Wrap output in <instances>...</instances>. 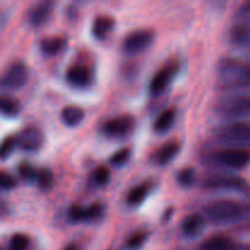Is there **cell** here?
<instances>
[{
  "mask_svg": "<svg viewBox=\"0 0 250 250\" xmlns=\"http://www.w3.org/2000/svg\"><path fill=\"white\" fill-rule=\"evenodd\" d=\"M243 214V207L233 200H216L204 207L205 217L217 225L231 224L241 219Z\"/></svg>",
  "mask_w": 250,
  "mask_h": 250,
  "instance_id": "1",
  "label": "cell"
},
{
  "mask_svg": "<svg viewBox=\"0 0 250 250\" xmlns=\"http://www.w3.org/2000/svg\"><path fill=\"white\" fill-rule=\"evenodd\" d=\"M220 143L231 148H243L250 146V125L237 122L220 128L216 133Z\"/></svg>",
  "mask_w": 250,
  "mask_h": 250,
  "instance_id": "2",
  "label": "cell"
},
{
  "mask_svg": "<svg viewBox=\"0 0 250 250\" xmlns=\"http://www.w3.org/2000/svg\"><path fill=\"white\" fill-rule=\"evenodd\" d=\"M203 187L209 190H234L248 192L249 183L244 178L236 175H212L204 181Z\"/></svg>",
  "mask_w": 250,
  "mask_h": 250,
  "instance_id": "3",
  "label": "cell"
},
{
  "mask_svg": "<svg viewBox=\"0 0 250 250\" xmlns=\"http://www.w3.org/2000/svg\"><path fill=\"white\" fill-rule=\"evenodd\" d=\"M221 116L229 119H241L250 115V97H234L224 100L219 106Z\"/></svg>",
  "mask_w": 250,
  "mask_h": 250,
  "instance_id": "4",
  "label": "cell"
},
{
  "mask_svg": "<svg viewBox=\"0 0 250 250\" xmlns=\"http://www.w3.org/2000/svg\"><path fill=\"white\" fill-rule=\"evenodd\" d=\"M216 160L227 167L241 170L250 164V151L244 148H229L220 151Z\"/></svg>",
  "mask_w": 250,
  "mask_h": 250,
  "instance_id": "5",
  "label": "cell"
},
{
  "mask_svg": "<svg viewBox=\"0 0 250 250\" xmlns=\"http://www.w3.org/2000/svg\"><path fill=\"white\" fill-rule=\"evenodd\" d=\"M28 80V70L23 62H14L6 68L2 76V85L10 90H17L23 87Z\"/></svg>",
  "mask_w": 250,
  "mask_h": 250,
  "instance_id": "6",
  "label": "cell"
},
{
  "mask_svg": "<svg viewBox=\"0 0 250 250\" xmlns=\"http://www.w3.org/2000/svg\"><path fill=\"white\" fill-rule=\"evenodd\" d=\"M153 39L154 33L151 31H148V29L134 31L125 38L122 46H124L125 53L133 55V54H138L148 48Z\"/></svg>",
  "mask_w": 250,
  "mask_h": 250,
  "instance_id": "7",
  "label": "cell"
},
{
  "mask_svg": "<svg viewBox=\"0 0 250 250\" xmlns=\"http://www.w3.org/2000/svg\"><path fill=\"white\" fill-rule=\"evenodd\" d=\"M55 6V0H39L28 11V22L33 27H41L50 19Z\"/></svg>",
  "mask_w": 250,
  "mask_h": 250,
  "instance_id": "8",
  "label": "cell"
},
{
  "mask_svg": "<svg viewBox=\"0 0 250 250\" xmlns=\"http://www.w3.org/2000/svg\"><path fill=\"white\" fill-rule=\"evenodd\" d=\"M222 77L239 87H250V65H225Z\"/></svg>",
  "mask_w": 250,
  "mask_h": 250,
  "instance_id": "9",
  "label": "cell"
},
{
  "mask_svg": "<svg viewBox=\"0 0 250 250\" xmlns=\"http://www.w3.org/2000/svg\"><path fill=\"white\" fill-rule=\"evenodd\" d=\"M17 138V146L24 151H36L43 144V134L36 127H27L20 132Z\"/></svg>",
  "mask_w": 250,
  "mask_h": 250,
  "instance_id": "10",
  "label": "cell"
},
{
  "mask_svg": "<svg viewBox=\"0 0 250 250\" xmlns=\"http://www.w3.org/2000/svg\"><path fill=\"white\" fill-rule=\"evenodd\" d=\"M176 75V66L168 65L159 70L149 83V92L151 95H160L172 81Z\"/></svg>",
  "mask_w": 250,
  "mask_h": 250,
  "instance_id": "11",
  "label": "cell"
},
{
  "mask_svg": "<svg viewBox=\"0 0 250 250\" xmlns=\"http://www.w3.org/2000/svg\"><path fill=\"white\" fill-rule=\"evenodd\" d=\"M133 119L131 116H120L109 120L103 126V132L109 137H121L128 133L133 127Z\"/></svg>",
  "mask_w": 250,
  "mask_h": 250,
  "instance_id": "12",
  "label": "cell"
},
{
  "mask_svg": "<svg viewBox=\"0 0 250 250\" xmlns=\"http://www.w3.org/2000/svg\"><path fill=\"white\" fill-rule=\"evenodd\" d=\"M200 250H250L249 247L238 246L226 236H214L200 246Z\"/></svg>",
  "mask_w": 250,
  "mask_h": 250,
  "instance_id": "13",
  "label": "cell"
},
{
  "mask_svg": "<svg viewBox=\"0 0 250 250\" xmlns=\"http://www.w3.org/2000/svg\"><path fill=\"white\" fill-rule=\"evenodd\" d=\"M66 80L73 87H85L90 80L89 71L82 65H73L67 70Z\"/></svg>",
  "mask_w": 250,
  "mask_h": 250,
  "instance_id": "14",
  "label": "cell"
},
{
  "mask_svg": "<svg viewBox=\"0 0 250 250\" xmlns=\"http://www.w3.org/2000/svg\"><path fill=\"white\" fill-rule=\"evenodd\" d=\"M205 220L202 215L192 214L183 220L181 229H182V232L185 236L195 237L202 232Z\"/></svg>",
  "mask_w": 250,
  "mask_h": 250,
  "instance_id": "15",
  "label": "cell"
},
{
  "mask_svg": "<svg viewBox=\"0 0 250 250\" xmlns=\"http://www.w3.org/2000/svg\"><path fill=\"white\" fill-rule=\"evenodd\" d=\"M84 119V111L80 106L68 105L61 111V120L68 127H76Z\"/></svg>",
  "mask_w": 250,
  "mask_h": 250,
  "instance_id": "16",
  "label": "cell"
},
{
  "mask_svg": "<svg viewBox=\"0 0 250 250\" xmlns=\"http://www.w3.org/2000/svg\"><path fill=\"white\" fill-rule=\"evenodd\" d=\"M115 26L114 19L110 16H98L92 26V32L95 38L103 39L112 31Z\"/></svg>",
  "mask_w": 250,
  "mask_h": 250,
  "instance_id": "17",
  "label": "cell"
},
{
  "mask_svg": "<svg viewBox=\"0 0 250 250\" xmlns=\"http://www.w3.org/2000/svg\"><path fill=\"white\" fill-rule=\"evenodd\" d=\"M176 112L173 109H166L161 112L158 116V119L154 122V129L156 133H165L168 129L172 127L173 122H175Z\"/></svg>",
  "mask_w": 250,
  "mask_h": 250,
  "instance_id": "18",
  "label": "cell"
},
{
  "mask_svg": "<svg viewBox=\"0 0 250 250\" xmlns=\"http://www.w3.org/2000/svg\"><path fill=\"white\" fill-rule=\"evenodd\" d=\"M180 151V144L177 142H170V143L165 144L160 150L158 151V156H156V161L160 165H167L170 161L173 160L176 155Z\"/></svg>",
  "mask_w": 250,
  "mask_h": 250,
  "instance_id": "19",
  "label": "cell"
},
{
  "mask_svg": "<svg viewBox=\"0 0 250 250\" xmlns=\"http://www.w3.org/2000/svg\"><path fill=\"white\" fill-rule=\"evenodd\" d=\"M65 45V41L60 37H53V38H46L42 41L41 49L45 55L53 56L60 53L61 49Z\"/></svg>",
  "mask_w": 250,
  "mask_h": 250,
  "instance_id": "20",
  "label": "cell"
},
{
  "mask_svg": "<svg viewBox=\"0 0 250 250\" xmlns=\"http://www.w3.org/2000/svg\"><path fill=\"white\" fill-rule=\"evenodd\" d=\"M146 195H148V187L146 185L137 186L129 190L128 195H127V203L131 207H137L144 202Z\"/></svg>",
  "mask_w": 250,
  "mask_h": 250,
  "instance_id": "21",
  "label": "cell"
},
{
  "mask_svg": "<svg viewBox=\"0 0 250 250\" xmlns=\"http://www.w3.org/2000/svg\"><path fill=\"white\" fill-rule=\"evenodd\" d=\"M0 110L5 116H16L19 114L20 105L15 99L10 97H2L0 102Z\"/></svg>",
  "mask_w": 250,
  "mask_h": 250,
  "instance_id": "22",
  "label": "cell"
},
{
  "mask_svg": "<svg viewBox=\"0 0 250 250\" xmlns=\"http://www.w3.org/2000/svg\"><path fill=\"white\" fill-rule=\"evenodd\" d=\"M90 180L94 185L104 186L110 181V172L105 166H99L92 172Z\"/></svg>",
  "mask_w": 250,
  "mask_h": 250,
  "instance_id": "23",
  "label": "cell"
},
{
  "mask_svg": "<svg viewBox=\"0 0 250 250\" xmlns=\"http://www.w3.org/2000/svg\"><path fill=\"white\" fill-rule=\"evenodd\" d=\"M146 238H148V234L146 232H137L127 239L126 248L128 250H139L146 243Z\"/></svg>",
  "mask_w": 250,
  "mask_h": 250,
  "instance_id": "24",
  "label": "cell"
},
{
  "mask_svg": "<svg viewBox=\"0 0 250 250\" xmlns=\"http://www.w3.org/2000/svg\"><path fill=\"white\" fill-rule=\"evenodd\" d=\"M29 239L26 234L16 233L10 239V250H26L28 248Z\"/></svg>",
  "mask_w": 250,
  "mask_h": 250,
  "instance_id": "25",
  "label": "cell"
},
{
  "mask_svg": "<svg viewBox=\"0 0 250 250\" xmlns=\"http://www.w3.org/2000/svg\"><path fill=\"white\" fill-rule=\"evenodd\" d=\"M17 146V138L16 137H6V138L2 141L1 144V150H0V154H1V159L5 160V159L9 158L12 154V151L15 150Z\"/></svg>",
  "mask_w": 250,
  "mask_h": 250,
  "instance_id": "26",
  "label": "cell"
},
{
  "mask_svg": "<svg viewBox=\"0 0 250 250\" xmlns=\"http://www.w3.org/2000/svg\"><path fill=\"white\" fill-rule=\"evenodd\" d=\"M194 170L190 167L183 168L182 171L178 175V182H180L181 186L183 187H189V186L193 185L194 182Z\"/></svg>",
  "mask_w": 250,
  "mask_h": 250,
  "instance_id": "27",
  "label": "cell"
},
{
  "mask_svg": "<svg viewBox=\"0 0 250 250\" xmlns=\"http://www.w3.org/2000/svg\"><path fill=\"white\" fill-rule=\"evenodd\" d=\"M131 151L129 149H122V150H119L117 153H115L114 155L110 159V163L115 166H122L128 161L129 155H131Z\"/></svg>",
  "mask_w": 250,
  "mask_h": 250,
  "instance_id": "28",
  "label": "cell"
},
{
  "mask_svg": "<svg viewBox=\"0 0 250 250\" xmlns=\"http://www.w3.org/2000/svg\"><path fill=\"white\" fill-rule=\"evenodd\" d=\"M70 219L75 222H82V221H88L87 219V208L78 207V205H75V207L71 208L70 210Z\"/></svg>",
  "mask_w": 250,
  "mask_h": 250,
  "instance_id": "29",
  "label": "cell"
},
{
  "mask_svg": "<svg viewBox=\"0 0 250 250\" xmlns=\"http://www.w3.org/2000/svg\"><path fill=\"white\" fill-rule=\"evenodd\" d=\"M37 181L38 185L42 188H48L53 182V175L49 170H41L38 171V176H37Z\"/></svg>",
  "mask_w": 250,
  "mask_h": 250,
  "instance_id": "30",
  "label": "cell"
},
{
  "mask_svg": "<svg viewBox=\"0 0 250 250\" xmlns=\"http://www.w3.org/2000/svg\"><path fill=\"white\" fill-rule=\"evenodd\" d=\"M20 175L22 176L26 180H37V176H38V171L34 167H32L31 165H27V164H23L19 167Z\"/></svg>",
  "mask_w": 250,
  "mask_h": 250,
  "instance_id": "31",
  "label": "cell"
},
{
  "mask_svg": "<svg viewBox=\"0 0 250 250\" xmlns=\"http://www.w3.org/2000/svg\"><path fill=\"white\" fill-rule=\"evenodd\" d=\"M16 186V181H15V178L12 177V176H10L9 173L6 172H0V187H1V189L4 190H9V189H12V188Z\"/></svg>",
  "mask_w": 250,
  "mask_h": 250,
  "instance_id": "32",
  "label": "cell"
},
{
  "mask_svg": "<svg viewBox=\"0 0 250 250\" xmlns=\"http://www.w3.org/2000/svg\"><path fill=\"white\" fill-rule=\"evenodd\" d=\"M103 212H104V207H103L102 204H99V203H97V204H92L90 207L87 208L88 221L98 219V217L102 216Z\"/></svg>",
  "mask_w": 250,
  "mask_h": 250,
  "instance_id": "33",
  "label": "cell"
},
{
  "mask_svg": "<svg viewBox=\"0 0 250 250\" xmlns=\"http://www.w3.org/2000/svg\"><path fill=\"white\" fill-rule=\"evenodd\" d=\"M210 1L215 9H224L229 0H210Z\"/></svg>",
  "mask_w": 250,
  "mask_h": 250,
  "instance_id": "34",
  "label": "cell"
},
{
  "mask_svg": "<svg viewBox=\"0 0 250 250\" xmlns=\"http://www.w3.org/2000/svg\"><path fill=\"white\" fill-rule=\"evenodd\" d=\"M242 14H250V0H246L241 7Z\"/></svg>",
  "mask_w": 250,
  "mask_h": 250,
  "instance_id": "35",
  "label": "cell"
},
{
  "mask_svg": "<svg viewBox=\"0 0 250 250\" xmlns=\"http://www.w3.org/2000/svg\"><path fill=\"white\" fill-rule=\"evenodd\" d=\"M63 250H77V248H76L75 246H68V247H66Z\"/></svg>",
  "mask_w": 250,
  "mask_h": 250,
  "instance_id": "36",
  "label": "cell"
}]
</instances>
